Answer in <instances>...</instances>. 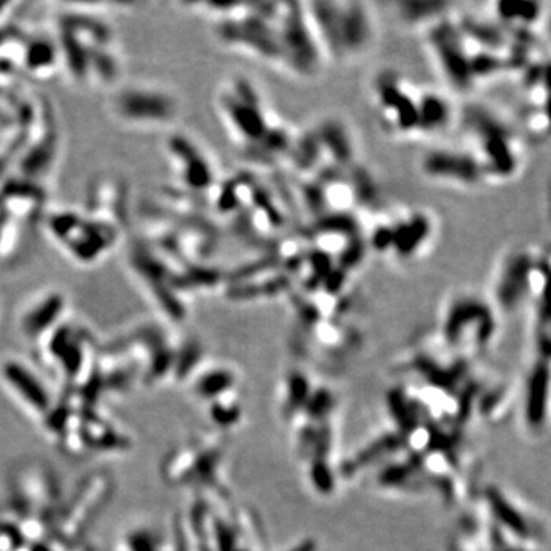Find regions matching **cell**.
<instances>
[{
	"label": "cell",
	"mask_w": 551,
	"mask_h": 551,
	"mask_svg": "<svg viewBox=\"0 0 551 551\" xmlns=\"http://www.w3.org/2000/svg\"><path fill=\"white\" fill-rule=\"evenodd\" d=\"M372 97L378 120L395 136L435 133L454 120L452 106L441 94L418 89L393 72L378 75Z\"/></svg>",
	"instance_id": "cell-1"
},
{
	"label": "cell",
	"mask_w": 551,
	"mask_h": 551,
	"mask_svg": "<svg viewBox=\"0 0 551 551\" xmlns=\"http://www.w3.org/2000/svg\"><path fill=\"white\" fill-rule=\"evenodd\" d=\"M305 13L324 60L354 63L376 45L377 18L366 4H308Z\"/></svg>",
	"instance_id": "cell-2"
},
{
	"label": "cell",
	"mask_w": 551,
	"mask_h": 551,
	"mask_svg": "<svg viewBox=\"0 0 551 551\" xmlns=\"http://www.w3.org/2000/svg\"><path fill=\"white\" fill-rule=\"evenodd\" d=\"M5 377L21 392V395L26 398L29 405L38 410H45L48 408V393L31 372H28L17 363H8L5 366Z\"/></svg>",
	"instance_id": "cell-3"
},
{
	"label": "cell",
	"mask_w": 551,
	"mask_h": 551,
	"mask_svg": "<svg viewBox=\"0 0 551 551\" xmlns=\"http://www.w3.org/2000/svg\"><path fill=\"white\" fill-rule=\"evenodd\" d=\"M60 311V302L57 300H46L40 308L36 310L29 319L25 323V328L29 334H37L42 332L43 328H46L48 324H51L54 317L57 316V312Z\"/></svg>",
	"instance_id": "cell-4"
}]
</instances>
